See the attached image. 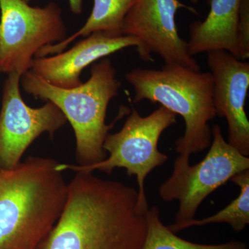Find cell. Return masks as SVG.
I'll return each mask as SVG.
<instances>
[{"label": "cell", "mask_w": 249, "mask_h": 249, "mask_svg": "<svg viewBox=\"0 0 249 249\" xmlns=\"http://www.w3.org/2000/svg\"><path fill=\"white\" fill-rule=\"evenodd\" d=\"M242 0H210L211 10L204 21L190 24L188 50L192 56L226 51L240 59L237 26Z\"/></svg>", "instance_id": "cell-12"}, {"label": "cell", "mask_w": 249, "mask_h": 249, "mask_svg": "<svg viewBox=\"0 0 249 249\" xmlns=\"http://www.w3.org/2000/svg\"><path fill=\"white\" fill-rule=\"evenodd\" d=\"M139 46V40L132 36L95 32L66 52L34 58L30 71L54 86L74 88L83 83L82 72L93 62L127 47Z\"/></svg>", "instance_id": "cell-11"}, {"label": "cell", "mask_w": 249, "mask_h": 249, "mask_svg": "<svg viewBox=\"0 0 249 249\" xmlns=\"http://www.w3.org/2000/svg\"><path fill=\"white\" fill-rule=\"evenodd\" d=\"M22 75L8 74L0 110V168L14 169L21 163L28 147L42 134L53 138L67 124L66 117L53 103L33 108L24 102L20 91Z\"/></svg>", "instance_id": "cell-8"}, {"label": "cell", "mask_w": 249, "mask_h": 249, "mask_svg": "<svg viewBox=\"0 0 249 249\" xmlns=\"http://www.w3.org/2000/svg\"><path fill=\"white\" fill-rule=\"evenodd\" d=\"M211 132L213 142L204 160L191 165L190 157L178 155L173 173L159 189L162 200L178 201L175 222L168 227L175 233L184 230L187 223L196 219L201 203L213 192L237 174L249 170V157L224 139L220 126L214 124Z\"/></svg>", "instance_id": "cell-5"}, {"label": "cell", "mask_w": 249, "mask_h": 249, "mask_svg": "<svg viewBox=\"0 0 249 249\" xmlns=\"http://www.w3.org/2000/svg\"><path fill=\"white\" fill-rule=\"evenodd\" d=\"M67 38L56 3L34 7L22 0H0V73L24 74L44 47Z\"/></svg>", "instance_id": "cell-7"}, {"label": "cell", "mask_w": 249, "mask_h": 249, "mask_svg": "<svg viewBox=\"0 0 249 249\" xmlns=\"http://www.w3.org/2000/svg\"><path fill=\"white\" fill-rule=\"evenodd\" d=\"M207 64L213 78L216 114L227 119V142L249 157V121L245 106L249 88V63L219 50L208 53Z\"/></svg>", "instance_id": "cell-10"}, {"label": "cell", "mask_w": 249, "mask_h": 249, "mask_svg": "<svg viewBox=\"0 0 249 249\" xmlns=\"http://www.w3.org/2000/svg\"><path fill=\"white\" fill-rule=\"evenodd\" d=\"M110 60L102 58L91 68L88 81L74 88H60L51 85L28 71L21 77L20 85L28 94L36 99L53 103L71 124L76 141V158L78 165L88 166L106 160L103 143L112 124H106L107 107L119 95L121 84Z\"/></svg>", "instance_id": "cell-3"}, {"label": "cell", "mask_w": 249, "mask_h": 249, "mask_svg": "<svg viewBox=\"0 0 249 249\" xmlns=\"http://www.w3.org/2000/svg\"><path fill=\"white\" fill-rule=\"evenodd\" d=\"M231 181L240 188V194L224 209L204 219L187 223L185 229L211 224H227L235 232L243 231L249 224V170L237 174Z\"/></svg>", "instance_id": "cell-15"}, {"label": "cell", "mask_w": 249, "mask_h": 249, "mask_svg": "<svg viewBox=\"0 0 249 249\" xmlns=\"http://www.w3.org/2000/svg\"><path fill=\"white\" fill-rule=\"evenodd\" d=\"M24 2L29 3L31 0H22ZM83 0H69L70 9L73 14L76 15L81 14L83 11Z\"/></svg>", "instance_id": "cell-17"}, {"label": "cell", "mask_w": 249, "mask_h": 249, "mask_svg": "<svg viewBox=\"0 0 249 249\" xmlns=\"http://www.w3.org/2000/svg\"><path fill=\"white\" fill-rule=\"evenodd\" d=\"M147 232L142 249H248L245 242L232 240L220 245H202L183 240L172 232L160 220L157 206L145 214Z\"/></svg>", "instance_id": "cell-14"}, {"label": "cell", "mask_w": 249, "mask_h": 249, "mask_svg": "<svg viewBox=\"0 0 249 249\" xmlns=\"http://www.w3.org/2000/svg\"><path fill=\"white\" fill-rule=\"evenodd\" d=\"M53 159L29 157L0 168V249H36L62 213L67 196Z\"/></svg>", "instance_id": "cell-2"}, {"label": "cell", "mask_w": 249, "mask_h": 249, "mask_svg": "<svg viewBox=\"0 0 249 249\" xmlns=\"http://www.w3.org/2000/svg\"><path fill=\"white\" fill-rule=\"evenodd\" d=\"M177 114L160 106L150 115L142 116L133 109L120 131L107 134L103 148L109 154L106 160L88 166L58 163L60 171L93 172L111 175L115 168H124L129 177L135 176L139 186V209L146 214L150 209L145 191L147 175L168 160L159 150V141L165 129L176 124Z\"/></svg>", "instance_id": "cell-6"}, {"label": "cell", "mask_w": 249, "mask_h": 249, "mask_svg": "<svg viewBox=\"0 0 249 249\" xmlns=\"http://www.w3.org/2000/svg\"><path fill=\"white\" fill-rule=\"evenodd\" d=\"M181 8L194 11L178 0H136L124 18L122 35L139 40L137 52L143 61H152L151 53H157L165 64L199 71L200 67L190 54L188 42L178 35L175 16Z\"/></svg>", "instance_id": "cell-9"}, {"label": "cell", "mask_w": 249, "mask_h": 249, "mask_svg": "<svg viewBox=\"0 0 249 249\" xmlns=\"http://www.w3.org/2000/svg\"><path fill=\"white\" fill-rule=\"evenodd\" d=\"M237 40L240 60L246 61L249 58V0H242L241 3Z\"/></svg>", "instance_id": "cell-16"}, {"label": "cell", "mask_w": 249, "mask_h": 249, "mask_svg": "<svg viewBox=\"0 0 249 249\" xmlns=\"http://www.w3.org/2000/svg\"><path fill=\"white\" fill-rule=\"evenodd\" d=\"M138 201L132 187L76 172L60 217L36 249H142L147 224Z\"/></svg>", "instance_id": "cell-1"}, {"label": "cell", "mask_w": 249, "mask_h": 249, "mask_svg": "<svg viewBox=\"0 0 249 249\" xmlns=\"http://www.w3.org/2000/svg\"><path fill=\"white\" fill-rule=\"evenodd\" d=\"M136 0H93L92 11L83 27L62 42L41 49L36 58L61 53L69 44L80 36L88 37L95 32H104L112 36L122 35L124 18Z\"/></svg>", "instance_id": "cell-13"}, {"label": "cell", "mask_w": 249, "mask_h": 249, "mask_svg": "<svg viewBox=\"0 0 249 249\" xmlns=\"http://www.w3.org/2000/svg\"><path fill=\"white\" fill-rule=\"evenodd\" d=\"M125 79L133 88L134 103L144 100L160 103L183 118L184 133L175 142L178 155L191 157L210 146L209 123L217 116L211 72L164 64L160 70L134 69L126 73Z\"/></svg>", "instance_id": "cell-4"}]
</instances>
